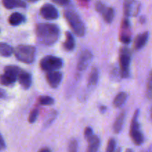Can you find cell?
<instances>
[{"instance_id": "obj_1", "label": "cell", "mask_w": 152, "mask_h": 152, "mask_svg": "<svg viewBox=\"0 0 152 152\" xmlns=\"http://www.w3.org/2000/svg\"><path fill=\"white\" fill-rule=\"evenodd\" d=\"M36 35L40 43L52 45L59 38L60 29L55 24L40 23L36 26Z\"/></svg>"}, {"instance_id": "obj_2", "label": "cell", "mask_w": 152, "mask_h": 152, "mask_svg": "<svg viewBox=\"0 0 152 152\" xmlns=\"http://www.w3.org/2000/svg\"><path fill=\"white\" fill-rule=\"evenodd\" d=\"M63 16L77 37H83L86 32V28L78 13L74 9L67 8L64 10Z\"/></svg>"}, {"instance_id": "obj_3", "label": "cell", "mask_w": 152, "mask_h": 152, "mask_svg": "<svg viewBox=\"0 0 152 152\" xmlns=\"http://www.w3.org/2000/svg\"><path fill=\"white\" fill-rule=\"evenodd\" d=\"M13 53L16 59L20 62L26 64H31L35 59L36 48L32 45H19L14 49Z\"/></svg>"}, {"instance_id": "obj_4", "label": "cell", "mask_w": 152, "mask_h": 152, "mask_svg": "<svg viewBox=\"0 0 152 152\" xmlns=\"http://www.w3.org/2000/svg\"><path fill=\"white\" fill-rule=\"evenodd\" d=\"M119 68L122 77L128 78L130 74V64H131V50L126 47H122L119 50Z\"/></svg>"}, {"instance_id": "obj_5", "label": "cell", "mask_w": 152, "mask_h": 152, "mask_svg": "<svg viewBox=\"0 0 152 152\" xmlns=\"http://www.w3.org/2000/svg\"><path fill=\"white\" fill-rule=\"evenodd\" d=\"M63 65V60L59 57L55 56H46L43 57L40 62V66L43 71L47 72L58 71Z\"/></svg>"}, {"instance_id": "obj_6", "label": "cell", "mask_w": 152, "mask_h": 152, "mask_svg": "<svg viewBox=\"0 0 152 152\" xmlns=\"http://www.w3.org/2000/svg\"><path fill=\"white\" fill-rule=\"evenodd\" d=\"M139 110L134 112V117L131 120V127H130V137L136 145H140L144 141V137L139 130V125L138 123Z\"/></svg>"}, {"instance_id": "obj_7", "label": "cell", "mask_w": 152, "mask_h": 152, "mask_svg": "<svg viewBox=\"0 0 152 152\" xmlns=\"http://www.w3.org/2000/svg\"><path fill=\"white\" fill-rule=\"evenodd\" d=\"M140 10V3L137 0H124L123 11L125 17L136 16Z\"/></svg>"}, {"instance_id": "obj_8", "label": "cell", "mask_w": 152, "mask_h": 152, "mask_svg": "<svg viewBox=\"0 0 152 152\" xmlns=\"http://www.w3.org/2000/svg\"><path fill=\"white\" fill-rule=\"evenodd\" d=\"M131 25L130 22L127 17L123 18L122 20L120 27V32H119V39L124 44H129L131 42Z\"/></svg>"}, {"instance_id": "obj_9", "label": "cell", "mask_w": 152, "mask_h": 152, "mask_svg": "<svg viewBox=\"0 0 152 152\" xmlns=\"http://www.w3.org/2000/svg\"><path fill=\"white\" fill-rule=\"evenodd\" d=\"M40 15L43 18L47 20H54L58 19L59 13L56 7L52 4H45L40 10Z\"/></svg>"}, {"instance_id": "obj_10", "label": "cell", "mask_w": 152, "mask_h": 152, "mask_svg": "<svg viewBox=\"0 0 152 152\" xmlns=\"http://www.w3.org/2000/svg\"><path fill=\"white\" fill-rule=\"evenodd\" d=\"M92 59V54L89 50H85L81 52L79 56L78 62H77V70L79 71H83L86 70L88 65H89Z\"/></svg>"}, {"instance_id": "obj_11", "label": "cell", "mask_w": 152, "mask_h": 152, "mask_svg": "<svg viewBox=\"0 0 152 152\" xmlns=\"http://www.w3.org/2000/svg\"><path fill=\"white\" fill-rule=\"evenodd\" d=\"M46 78L49 86L53 88H56L59 86L62 81L63 74L59 71H50V72L46 73Z\"/></svg>"}, {"instance_id": "obj_12", "label": "cell", "mask_w": 152, "mask_h": 152, "mask_svg": "<svg viewBox=\"0 0 152 152\" xmlns=\"http://www.w3.org/2000/svg\"><path fill=\"white\" fill-rule=\"evenodd\" d=\"M17 80L20 86L23 88L28 89L31 87V83H32V78H31V75L29 73L22 70L20 74H19V75L18 76Z\"/></svg>"}, {"instance_id": "obj_13", "label": "cell", "mask_w": 152, "mask_h": 152, "mask_svg": "<svg viewBox=\"0 0 152 152\" xmlns=\"http://www.w3.org/2000/svg\"><path fill=\"white\" fill-rule=\"evenodd\" d=\"M148 39V32H144L142 34H140L137 35V37L134 40V48L135 50H140L142 48L145 44L147 43Z\"/></svg>"}, {"instance_id": "obj_14", "label": "cell", "mask_w": 152, "mask_h": 152, "mask_svg": "<svg viewBox=\"0 0 152 152\" xmlns=\"http://www.w3.org/2000/svg\"><path fill=\"white\" fill-rule=\"evenodd\" d=\"M5 8L13 9L15 7H26V4L22 0H1Z\"/></svg>"}, {"instance_id": "obj_15", "label": "cell", "mask_w": 152, "mask_h": 152, "mask_svg": "<svg viewBox=\"0 0 152 152\" xmlns=\"http://www.w3.org/2000/svg\"><path fill=\"white\" fill-rule=\"evenodd\" d=\"M66 41L63 44V49L66 51H71L75 48V42L74 37L72 34L69 31L66 32Z\"/></svg>"}, {"instance_id": "obj_16", "label": "cell", "mask_w": 152, "mask_h": 152, "mask_svg": "<svg viewBox=\"0 0 152 152\" xmlns=\"http://www.w3.org/2000/svg\"><path fill=\"white\" fill-rule=\"evenodd\" d=\"M25 18L22 13L15 12L13 13L8 18V22L12 26H17L25 22Z\"/></svg>"}, {"instance_id": "obj_17", "label": "cell", "mask_w": 152, "mask_h": 152, "mask_svg": "<svg viewBox=\"0 0 152 152\" xmlns=\"http://www.w3.org/2000/svg\"><path fill=\"white\" fill-rule=\"evenodd\" d=\"M125 113L122 112L119 114L115 121L114 125H113V132L115 134H119L122 131V127H123L124 122H125Z\"/></svg>"}, {"instance_id": "obj_18", "label": "cell", "mask_w": 152, "mask_h": 152, "mask_svg": "<svg viewBox=\"0 0 152 152\" xmlns=\"http://www.w3.org/2000/svg\"><path fill=\"white\" fill-rule=\"evenodd\" d=\"M14 49L7 43L0 42V55L4 57H9L13 53Z\"/></svg>"}, {"instance_id": "obj_19", "label": "cell", "mask_w": 152, "mask_h": 152, "mask_svg": "<svg viewBox=\"0 0 152 152\" xmlns=\"http://www.w3.org/2000/svg\"><path fill=\"white\" fill-rule=\"evenodd\" d=\"M128 98V94L125 92H120L118 94L113 100V105L116 108H120L125 103Z\"/></svg>"}, {"instance_id": "obj_20", "label": "cell", "mask_w": 152, "mask_h": 152, "mask_svg": "<svg viewBox=\"0 0 152 152\" xmlns=\"http://www.w3.org/2000/svg\"><path fill=\"white\" fill-rule=\"evenodd\" d=\"M101 15H102L103 18H104V20L107 23H111L113 22V19H114V10L111 7H106V8L104 9V10L101 13Z\"/></svg>"}, {"instance_id": "obj_21", "label": "cell", "mask_w": 152, "mask_h": 152, "mask_svg": "<svg viewBox=\"0 0 152 152\" xmlns=\"http://www.w3.org/2000/svg\"><path fill=\"white\" fill-rule=\"evenodd\" d=\"M22 71V70L20 68L17 66H13V65L6 66L4 69V74L11 76L13 77H15L16 80H17L18 76L19 75V74H20Z\"/></svg>"}, {"instance_id": "obj_22", "label": "cell", "mask_w": 152, "mask_h": 152, "mask_svg": "<svg viewBox=\"0 0 152 152\" xmlns=\"http://www.w3.org/2000/svg\"><path fill=\"white\" fill-rule=\"evenodd\" d=\"M98 80V71L96 68H92L88 79V85L89 86H95Z\"/></svg>"}, {"instance_id": "obj_23", "label": "cell", "mask_w": 152, "mask_h": 152, "mask_svg": "<svg viewBox=\"0 0 152 152\" xmlns=\"http://www.w3.org/2000/svg\"><path fill=\"white\" fill-rule=\"evenodd\" d=\"M16 81V79L15 77H11L10 75L4 74L0 76V83L3 86H9L10 85H13Z\"/></svg>"}, {"instance_id": "obj_24", "label": "cell", "mask_w": 152, "mask_h": 152, "mask_svg": "<svg viewBox=\"0 0 152 152\" xmlns=\"http://www.w3.org/2000/svg\"><path fill=\"white\" fill-rule=\"evenodd\" d=\"M146 96L148 99H152V71L149 74L146 86Z\"/></svg>"}, {"instance_id": "obj_25", "label": "cell", "mask_w": 152, "mask_h": 152, "mask_svg": "<svg viewBox=\"0 0 152 152\" xmlns=\"http://www.w3.org/2000/svg\"><path fill=\"white\" fill-rule=\"evenodd\" d=\"M39 103L42 105H50L54 103V99L49 96H40L39 98Z\"/></svg>"}, {"instance_id": "obj_26", "label": "cell", "mask_w": 152, "mask_h": 152, "mask_svg": "<svg viewBox=\"0 0 152 152\" xmlns=\"http://www.w3.org/2000/svg\"><path fill=\"white\" fill-rule=\"evenodd\" d=\"M57 115H58V112L56 111H52L50 112V114L48 116L47 119L46 120V121L44 122V126L45 127H48L49 125L52 124L53 123V121L55 120V119L56 118Z\"/></svg>"}, {"instance_id": "obj_27", "label": "cell", "mask_w": 152, "mask_h": 152, "mask_svg": "<svg viewBox=\"0 0 152 152\" xmlns=\"http://www.w3.org/2000/svg\"><path fill=\"white\" fill-rule=\"evenodd\" d=\"M78 150V143L75 139H72L69 142L68 152H77Z\"/></svg>"}, {"instance_id": "obj_28", "label": "cell", "mask_w": 152, "mask_h": 152, "mask_svg": "<svg viewBox=\"0 0 152 152\" xmlns=\"http://www.w3.org/2000/svg\"><path fill=\"white\" fill-rule=\"evenodd\" d=\"M39 114V109L37 108H34L32 111H31L29 114V117H28V122L30 123H33L37 120V117H38Z\"/></svg>"}, {"instance_id": "obj_29", "label": "cell", "mask_w": 152, "mask_h": 152, "mask_svg": "<svg viewBox=\"0 0 152 152\" xmlns=\"http://www.w3.org/2000/svg\"><path fill=\"white\" fill-rule=\"evenodd\" d=\"M116 140H115L113 138H110V139L109 140L108 142H107L106 152H114L115 148H116Z\"/></svg>"}, {"instance_id": "obj_30", "label": "cell", "mask_w": 152, "mask_h": 152, "mask_svg": "<svg viewBox=\"0 0 152 152\" xmlns=\"http://www.w3.org/2000/svg\"><path fill=\"white\" fill-rule=\"evenodd\" d=\"M106 7H107V6L101 1H96V3H95V10H96L97 12H98L99 13H102V12L104 11V9L106 8Z\"/></svg>"}, {"instance_id": "obj_31", "label": "cell", "mask_w": 152, "mask_h": 152, "mask_svg": "<svg viewBox=\"0 0 152 152\" xmlns=\"http://www.w3.org/2000/svg\"><path fill=\"white\" fill-rule=\"evenodd\" d=\"M93 136V132H92V129L90 127H86L84 130V137L86 140L90 139Z\"/></svg>"}, {"instance_id": "obj_32", "label": "cell", "mask_w": 152, "mask_h": 152, "mask_svg": "<svg viewBox=\"0 0 152 152\" xmlns=\"http://www.w3.org/2000/svg\"><path fill=\"white\" fill-rule=\"evenodd\" d=\"M55 4L61 6H66L69 4L70 0H52Z\"/></svg>"}, {"instance_id": "obj_33", "label": "cell", "mask_w": 152, "mask_h": 152, "mask_svg": "<svg viewBox=\"0 0 152 152\" xmlns=\"http://www.w3.org/2000/svg\"><path fill=\"white\" fill-rule=\"evenodd\" d=\"M4 148H5V142H4L2 136L0 134V151H3Z\"/></svg>"}, {"instance_id": "obj_34", "label": "cell", "mask_w": 152, "mask_h": 152, "mask_svg": "<svg viewBox=\"0 0 152 152\" xmlns=\"http://www.w3.org/2000/svg\"><path fill=\"white\" fill-rule=\"evenodd\" d=\"M5 96V91L3 89L0 88V98H3Z\"/></svg>"}, {"instance_id": "obj_35", "label": "cell", "mask_w": 152, "mask_h": 152, "mask_svg": "<svg viewBox=\"0 0 152 152\" xmlns=\"http://www.w3.org/2000/svg\"><path fill=\"white\" fill-rule=\"evenodd\" d=\"M39 152H51V150L49 148H43L40 149Z\"/></svg>"}, {"instance_id": "obj_36", "label": "cell", "mask_w": 152, "mask_h": 152, "mask_svg": "<svg viewBox=\"0 0 152 152\" xmlns=\"http://www.w3.org/2000/svg\"><path fill=\"white\" fill-rule=\"evenodd\" d=\"M100 111H101V113H104V111H106V109H107V108H106V106H104V105H101L99 108Z\"/></svg>"}, {"instance_id": "obj_37", "label": "cell", "mask_w": 152, "mask_h": 152, "mask_svg": "<svg viewBox=\"0 0 152 152\" xmlns=\"http://www.w3.org/2000/svg\"><path fill=\"white\" fill-rule=\"evenodd\" d=\"M140 22H141L142 23H144V22H145V17H144V16H141V18H140Z\"/></svg>"}, {"instance_id": "obj_38", "label": "cell", "mask_w": 152, "mask_h": 152, "mask_svg": "<svg viewBox=\"0 0 152 152\" xmlns=\"http://www.w3.org/2000/svg\"><path fill=\"white\" fill-rule=\"evenodd\" d=\"M78 1L81 3H86V2H88L89 0H78Z\"/></svg>"}, {"instance_id": "obj_39", "label": "cell", "mask_w": 152, "mask_h": 152, "mask_svg": "<svg viewBox=\"0 0 152 152\" xmlns=\"http://www.w3.org/2000/svg\"><path fill=\"white\" fill-rule=\"evenodd\" d=\"M25 1H29V2H37L39 0H25Z\"/></svg>"}, {"instance_id": "obj_40", "label": "cell", "mask_w": 152, "mask_h": 152, "mask_svg": "<svg viewBox=\"0 0 152 152\" xmlns=\"http://www.w3.org/2000/svg\"><path fill=\"white\" fill-rule=\"evenodd\" d=\"M125 152H134V151H133V150L131 149V148H127Z\"/></svg>"}, {"instance_id": "obj_41", "label": "cell", "mask_w": 152, "mask_h": 152, "mask_svg": "<svg viewBox=\"0 0 152 152\" xmlns=\"http://www.w3.org/2000/svg\"><path fill=\"white\" fill-rule=\"evenodd\" d=\"M147 152H152V145H151V146L150 147V148H149L148 151Z\"/></svg>"}, {"instance_id": "obj_42", "label": "cell", "mask_w": 152, "mask_h": 152, "mask_svg": "<svg viewBox=\"0 0 152 152\" xmlns=\"http://www.w3.org/2000/svg\"><path fill=\"white\" fill-rule=\"evenodd\" d=\"M151 120H152V107H151Z\"/></svg>"}, {"instance_id": "obj_43", "label": "cell", "mask_w": 152, "mask_h": 152, "mask_svg": "<svg viewBox=\"0 0 152 152\" xmlns=\"http://www.w3.org/2000/svg\"><path fill=\"white\" fill-rule=\"evenodd\" d=\"M116 152H121V148H119V149L117 150V151Z\"/></svg>"}]
</instances>
